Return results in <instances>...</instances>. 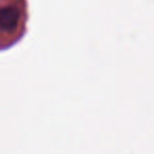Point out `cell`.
Listing matches in <instances>:
<instances>
[{"label": "cell", "instance_id": "cell-1", "mask_svg": "<svg viewBox=\"0 0 154 154\" xmlns=\"http://www.w3.org/2000/svg\"><path fill=\"white\" fill-rule=\"evenodd\" d=\"M26 20L25 0H0V49L8 48L20 40Z\"/></svg>", "mask_w": 154, "mask_h": 154}]
</instances>
